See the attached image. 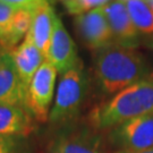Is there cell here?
<instances>
[{
  "label": "cell",
  "mask_w": 153,
  "mask_h": 153,
  "mask_svg": "<svg viewBox=\"0 0 153 153\" xmlns=\"http://www.w3.org/2000/svg\"><path fill=\"white\" fill-rule=\"evenodd\" d=\"M120 1H127V0H120ZM145 1H146L148 4H149V2H150V0H145Z\"/></svg>",
  "instance_id": "7402d4cb"
},
{
  "label": "cell",
  "mask_w": 153,
  "mask_h": 153,
  "mask_svg": "<svg viewBox=\"0 0 153 153\" xmlns=\"http://www.w3.org/2000/svg\"><path fill=\"white\" fill-rule=\"evenodd\" d=\"M10 55L16 66L22 88L26 94L34 74L40 68V66L43 64L45 57L34 44L28 33L26 34L24 41L11 51Z\"/></svg>",
  "instance_id": "30bf717a"
},
{
  "label": "cell",
  "mask_w": 153,
  "mask_h": 153,
  "mask_svg": "<svg viewBox=\"0 0 153 153\" xmlns=\"http://www.w3.org/2000/svg\"><path fill=\"white\" fill-rule=\"evenodd\" d=\"M5 53H7V52H6V51H5V49H4V48H2V45H1V44H0V59H1V58H2V56L5 55Z\"/></svg>",
  "instance_id": "44dd1931"
},
{
  "label": "cell",
  "mask_w": 153,
  "mask_h": 153,
  "mask_svg": "<svg viewBox=\"0 0 153 153\" xmlns=\"http://www.w3.org/2000/svg\"><path fill=\"white\" fill-rule=\"evenodd\" d=\"M110 141L124 151L153 149V112L127 120L111 129Z\"/></svg>",
  "instance_id": "5b68a950"
},
{
  "label": "cell",
  "mask_w": 153,
  "mask_h": 153,
  "mask_svg": "<svg viewBox=\"0 0 153 153\" xmlns=\"http://www.w3.org/2000/svg\"><path fill=\"white\" fill-rule=\"evenodd\" d=\"M74 24L78 38L88 49L98 51L109 44L115 43V39L102 7L75 16Z\"/></svg>",
  "instance_id": "8992f818"
},
{
  "label": "cell",
  "mask_w": 153,
  "mask_h": 153,
  "mask_svg": "<svg viewBox=\"0 0 153 153\" xmlns=\"http://www.w3.org/2000/svg\"><path fill=\"white\" fill-rule=\"evenodd\" d=\"M8 5L15 7L17 9L19 8H27V9H34L36 6L42 2L43 0H1Z\"/></svg>",
  "instance_id": "ac0fdd59"
},
{
  "label": "cell",
  "mask_w": 153,
  "mask_h": 153,
  "mask_svg": "<svg viewBox=\"0 0 153 153\" xmlns=\"http://www.w3.org/2000/svg\"><path fill=\"white\" fill-rule=\"evenodd\" d=\"M116 153H153V149L152 150H146V151H124V150H120Z\"/></svg>",
  "instance_id": "ffe728a7"
},
{
  "label": "cell",
  "mask_w": 153,
  "mask_h": 153,
  "mask_svg": "<svg viewBox=\"0 0 153 153\" xmlns=\"http://www.w3.org/2000/svg\"><path fill=\"white\" fill-rule=\"evenodd\" d=\"M88 91V76L82 60L62 74L57 88L53 107L50 111L51 124L73 120L79 112Z\"/></svg>",
  "instance_id": "3957f363"
},
{
  "label": "cell",
  "mask_w": 153,
  "mask_h": 153,
  "mask_svg": "<svg viewBox=\"0 0 153 153\" xmlns=\"http://www.w3.org/2000/svg\"><path fill=\"white\" fill-rule=\"evenodd\" d=\"M126 8L140 35L153 38V8L145 0H127Z\"/></svg>",
  "instance_id": "9a60e30c"
},
{
  "label": "cell",
  "mask_w": 153,
  "mask_h": 153,
  "mask_svg": "<svg viewBox=\"0 0 153 153\" xmlns=\"http://www.w3.org/2000/svg\"><path fill=\"white\" fill-rule=\"evenodd\" d=\"M16 10L17 8L0 0V44L4 43L8 35L11 21Z\"/></svg>",
  "instance_id": "e0dca14e"
},
{
  "label": "cell",
  "mask_w": 153,
  "mask_h": 153,
  "mask_svg": "<svg viewBox=\"0 0 153 153\" xmlns=\"http://www.w3.org/2000/svg\"><path fill=\"white\" fill-rule=\"evenodd\" d=\"M31 129L30 114L23 105L0 104V137L25 136Z\"/></svg>",
  "instance_id": "4fadbf2b"
},
{
  "label": "cell",
  "mask_w": 153,
  "mask_h": 153,
  "mask_svg": "<svg viewBox=\"0 0 153 153\" xmlns=\"http://www.w3.org/2000/svg\"><path fill=\"white\" fill-rule=\"evenodd\" d=\"M49 153H104L100 135L88 128L66 131L52 142Z\"/></svg>",
  "instance_id": "9c48e42d"
},
{
  "label": "cell",
  "mask_w": 153,
  "mask_h": 153,
  "mask_svg": "<svg viewBox=\"0 0 153 153\" xmlns=\"http://www.w3.org/2000/svg\"><path fill=\"white\" fill-rule=\"evenodd\" d=\"M153 112V75L115 94L95 108L91 121L98 129L114 128L127 120Z\"/></svg>",
  "instance_id": "7a4b0ae2"
},
{
  "label": "cell",
  "mask_w": 153,
  "mask_h": 153,
  "mask_svg": "<svg viewBox=\"0 0 153 153\" xmlns=\"http://www.w3.org/2000/svg\"><path fill=\"white\" fill-rule=\"evenodd\" d=\"M45 60L55 66L57 71L61 75L73 68L81 60L78 58L76 44L71 40L69 33L58 16L56 17L53 32Z\"/></svg>",
  "instance_id": "52a82bcc"
},
{
  "label": "cell",
  "mask_w": 153,
  "mask_h": 153,
  "mask_svg": "<svg viewBox=\"0 0 153 153\" xmlns=\"http://www.w3.org/2000/svg\"><path fill=\"white\" fill-rule=\"evenodd\" d=\"M56 14L49 0H43L33 10L32 24L28 31L34 44L47 57L55 26Z\"/></svg>",
  "instance_id": "8fae6325"
},
{
  "label": "cell",
  "mask_w": 153,
  "mask_h": 153,
  "mask_svg": "<svg viewBox=\"0 0 153 153\" xmlns=\"http://www.w3.org/2000/svg\"><path fill=\"white\" fill-rule=\"evenodd\" d=\"M94 75L100 91L114 95L150 76V68L135 48L111 43L95 51Z\"/></svg>",
  "instance_id": "6da1fadb"
},
{
  "label": "cell",
  "mask_w": 153,
  "mask_h": 153,
  "mask_svg": "<svg viewBox=\"0 0 153 153\" xmlns=\"http://www.w3.org/2000/svg\"><path fill=\"white\" fill-rule=\"evenodd\" d=\"M25 92L22 88L10 53H5L0 59V104H17L24 107Z\"/></svg>",
  "instance_id": "7c38bea8"
},
{
  "label": "cell",
  "mask_w": 153,
  "mask_h": 153,
  "mask_svg": "<svg viewBox=\"0 0 153 153\" xmlns=\"http://www.w3.org/2000/svg\"><path fill=\"white\" fill-rule=\"evenodd\" d=\"M0 153H14L13 140L9 137H0Z\"/></svg>",
  "instance_id": "d6986e66"
},
{
  "label": "cell",
  "mask_w": 153,
  "mask_h": 153,
  "mask_svg": "<svg viewBox=\"0 0 153 153\" xmlns=\"http://www.w3.org/2000/svg\"><path fill=\"white\" fill-rule=\"evenodd\" d=\"M108 1L109 0H65L62 4L69 14L77 16L79 14L86 13L91 8L102 7L108 4Z\"/></svg>",
  "instance_id": "2e32d148"
},
{
  "label": "cell",
  "mask_w": 153,
  "mask_h": 153,
  "mask_svg": "<svg viewBox=\"0 0 153 153\" xmlns=\"http://www.w3.org/2000/svg\"><path fill=\"white\" fill-rule=\"evenodd\" d=\"M102 10L109 23L115 43L135 48L140 41V33L131 21L125 2L112 0L102 6Z\"/></svg>",
  "instance_id": "ba28073f"
},
{
  "label": "cell",
  "mask_w": 153,
  "mask_h": 153,
  "mask_svg": "<svg viewBox=\"0 0 153 153\" xmlns=\"http://www.w3.org/2000/svg\"><path fill=\"white\" fill-rule=\"evenodd\" d=\"M57 73L55 66L48 60H44L34 74L26 91L24 108L39 121L44 123L49 119Z\"/></svg>",
  "instance_id": "277c9868"
},
{
  "label": "cell",
  "mask_w": 153,
  "mask_h": 153,
  "mask_svg": "<svg viewBox=\"0 0 153 153\" xmlns=\"http://www.w3.org/2000/svg\"><path fill=\"white\" fill-rule=\"evenodd\" d=\"M33 10L34 9H27V8H19L16 10L11 21L8 35L4 41V43L1 44L6 52L10 53L17 47V43L23 38L26 36L32 24Z\"/></svg>",
  "instance_id": "5bb4252c"
}]
</instances>
